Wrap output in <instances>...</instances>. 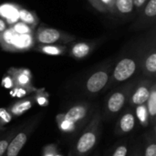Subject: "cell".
Returning a JSON list of instances; mask_svg holds the SVG:
<instances>
[{
    "label": "cell",
    "mask_w": 156,
    "mask_h": 156,
    "mask_svg": "<svg viewBox=\"0 0 156 156\" xmlns=\"http://www.w3.org/2000/svg\"><path fill=\"white\" fill-rule=\"evenodd\" d=\"M142 37L133 38L126 45V49L122 51L120 58L114 63L111 79L110 86L124 82L133 78L139 70L140 66V46Z\"/></svg>",
    "instance_id": "6da1fadb"
},
{
    "label": "cell",
    "mask_w": 156,
    "mask_h": 156,
    "mask_svg": "<svg viewBox=\"0 0 156 156\" xmlns=\"http://www.w3.org/2000/svg\"><path fill=\"white\" fill-rule=\"evenodd\" d=\"M140 66L143 75L154 80L156 75V33L155 27L149 33L142 36L140 46Z\"/></svg>",
    "instance_id": "7a4b0ae2"
},
{
    "label": "cell",
    "mask_w": 156,
    "mask_h": 156,
    "mask_svg": "<svg viewBox=\"0 0 156 156\" xmlns=\"http://www.w3.org/2000/svg\"><path fill=\"white\" fill-rule=\"evenodd\" d=\"M114 60H108L90 72L85 80V90L89 94L101 92L110 82Z\"/></svg>",
    "instance_id": "3957f363"
},
{
    "label": "cell",
    "mask_w": 156,
    "mask_h": 156,
    "mask_svg": "<svg viewBox=\"0 0 156 156\" xmlns=\"http://www.w3.org/2000/svg\"><path fill=\"white\" fill-rule=\"evenodd\" d=\"M0 44L7 51H24L33 46V38L30 34L20 33L11 27L0 34Z\"/></svg>",
    "instance_id": "277c9868"
},
{
    "label": "cell",
    "mask_w": 156,
    "mask_h": 156,
    "mask_svg": "<svg viewBox=\"0 0 156 156\" xmlns=\"http://www.w3.org/2000/svg\"><path fill=\"white\" fill-rule=\"evenodd\" d=\"M101 127V115L96 113L92 118L91 123L85 129L83 133L79 137L75 151L78 156H87L93 150L98 141V130Z\"/></svg>",
    "instance_id": "5b68a950"
},
{
    "label": "cell",
    "mask_w": 156,
    "mask_h": 156,
    "mask_svg": "<svg viewBox=\"0 0 156 156\" xmlns=\"http://www.w3.org/2000/svg\"><path fill=\"white\" fill-rule=\"evenodd\" d=\"M38 45H66L76 40V37L62 30L49 27H39L35 34Z\"/></svg>",
    "instance_id": "8992f818"
},
{
    "label": "cell",
    "mask_w": 156,
    "mask_h": 156,
    "mask_svg": "<svg viewBox=\"0 0 156 156\" xmlns=\"http://www.w3.org/2000/svg\"><path fill=\"white\" fill-rule=\"evenodd\" d=\"M90 106L86 103L76 104L69 108L63 116L60 128L66 132H73L77 127L83 123L90 114Z\"/></svg>",
    "instance_id": "52a82bcc"
},
{
    "label": "cell",
    "mask_w": 156,
    "mask_h": 156,
    "mask_svg": "<svg viewBox=\"0 0 156 156\" xmlns=\"http://www.w3.org/2000/svg\"><path fill=\"white\" fill-rule=\"evenodd\" d=\"M138 14V17L130 27V31L138 32L155 27L156 0H148Z\"/></svg>",
    "instance_id": "ba28073f"
},
{
    "label": "cell",
    "mask_w": 156,
    "mask_h": 156,
    "mask_svg": "<svg viewBox=\"0 0 156 156\" xmlns=\"http://www.w3.org/2000/svg\"><path fill=\"white\" fill-rule=\"evenodd\" d=\"M136 81H132L124 86H122L121 89L117 90L116 91L111 93V95L108 97L106 101V111L109 114H116L119 112L122 111V109L124 107L129 94H131L132 90H133L135 86Z\"/></svg>",
    "instance_id": "9c48e42d"
},
{
    "label": "cell",
    "mask_w": 156,
    "mask_h": 156,
    "mask_svg": "<svg viewBox=\"0 0 156 156\" xmlns=\"http://www.w3.org/2000/svg\"><path fill=\"white\" fill-rule=\"evenodd\" d=\"M101 38L73 42L69 49V55L77 59L85 58L93 52V50L101 44Z\"/></svg>",
    "instance_id": "30bf717a"
},
{
    "label": "cell",
    "mask_w": 156,
    "mask_h": 156,
    "mask_svg": "<svg viewBox=\"0 0 156 156\" xmlns=\"http://www.w3.org/2000/svg\"><path fill=\"white\" fill-rule=\"evenodd\" d=\"M152 80L145 78L140 80L139 83H137L135 90L131 96V103L133 105L143 106L144 103L147 102L151 92L152 87H150V84L152 83Z\"/></svg>",
    "instance_id": "8fae6325"
},
{
    "label": "cell",
    "mask_w": 156,
    "mask_h": 156,
    "mask_svg": "<svg viewBox=\"0 0 156 156\" xmlns=\"http://www.w3.org/2000/svg\"><path fill=\"white\" fill-rule=\"evenodd\" d=\"M27 141V133L26 132L18 133L12 140L10 141L6 152L5 156H17L19 154L22 148L25 146Z\"/></svg>",
    "instance_id": "7c38bea8"
},
{
    "label": "cell",
    "mask_w": 156,
    "mask_h": 156,
    "mask_svg": "<svg viewBox=\"0 0 156 156\" xmlns=\"http://www.w3.org/2000/svg\"><path fill=\"white\" fill-rule=\"evenodd\" d=\"M135 123H136L135 115L132 112H127L121 117L117 125L116 132L119 134L128 133L134 129Z\"/></svg>",
    "instance_id": "4fadbf2b"
},
{
    "label": "cell",
    "mask_w": 156,
    "mask_h": 156,
    "mask_svg": "<svg viewBox=\"0 0 156 156\" xmlns=\"http://www.w3.org/2000/svg\"><path fill=\"white\" fill-rule=\"evenodd\" d=\"M0 16L8 23H16L18 20V6L12 5H0Z\"/></svg>",
    "instance_id": "5bb4252c"
},
{
    "label": "cell",
    "mask_w": 156,
    "mask_h": 156,
    "mask_svg": "<svg viewBox=\"0 0 156 156\" xmlns=\"http://www.w3.org/2000/svg\"><path fill=\"white\" fill-rule=\"evenodd\" d=\"M18 20L29 27H34L38 23V18L34 12L18 7Z\"/></svg>",
    "instance_id": "9a60e30c"
},
{
    "label": "cell",
    "mask_w": 156,
    "mask_h": 156,
    "mask_svg": "<svg viewBox=\"0 0 156 156\" xmlns=\"http://www.w3.org/2000/svg\"><path fill=\"white\" fill-rule=\"evenodd\" d=\"M36 50L47 55L58 56L65 54L68 48L65 45H38L36 48Z\"/></svg>",
    "instance_id": "2e32d148"
},
{
    "label": "cell",
    "mask_w": 156,
    "mask_h": 156,
    "mask_svg": "<svg viewBox=\"0 0 156 156\" xmlns=\"http://www.w3.org/2000/svg\"><path fill=\"white\" fill-rule=\"evenodd\" d=\"M134 11L133 0H116L114 15L128 16Z\"/></svg>",
    "instance_id": "e0dca14e"
},
{
    "label": "cell",
    "mask_w": 156,
    "mask_h": 156,
    "mask_svg": "<svg viewBox=\"0 0 156 156\" xmlns=\"http://www.w3.org/2000/svg\"><path fill=\"white\" fill-rule=\"evenodd\" d=\"M147 114L149 115L151 120L154 122L156 116V89L154 83L152 85L150 96L147 101Z\"/></svg>",
    "instance_id": "ac0fdd59"
},
{
    "label": "cell",
    "mask_w": 156,
    "mask_h": 156,
    "mask_svg": "<svg viewBox=\"0 0 156 156\" xmlns=\"http://www.w3.org/2000/svg\"><path fill=\"white\" fill-rule=\"evenodd\" d=\"M14 81L18 86H26L30 82V74L25 69H16L12 72Z\"/></svg>",
    "instance_id": "d6986e66"
},
{
    "label": "cell",
    "mask_w": 156,
    "mask_h": 156,
    "mask_svg": "<svg viewBox=\"0 0 156 156\" xmlns=\"http://www.w3.org/2000/svg\"><path fill=\"white\" fill-rule=\"evenodd\" d=\"M31 107H32L31 101H20V102L15 104L11 108V112L15 115H19V114H22L23 112H27V110H29Z\"/></svg>",
    "instance_id": "ffe728a7"
},
{
    "label": "cell",
    "mask_w": 156,
    "mask_h": 156,
    "mask_svg": "<svg viewBox=\"0 0 156 156\" xmlns=\"http://www.w3.org/2000/svg\"><path fill=\"white\" fill-rule=\"evenodd\" d=\"M101 2L102 5L105 7V9L107 10V13L114 15L116 0H101Z\"/></svg>",
    "instance_id": "44dd1931"
},
{
    "label": "cell",
    "mask_w": 156,
    "mask_h": 156,
    "mask_svg": "<svg viewBox=\"0 0 156 156\" xmlns=\"http://www.w3.org/2000/svg\"><path fill=\"white\" fill-rule=\"evenodd\" d=\"M11 140H12L11 139V135L5 137V139L0 140V156H4V154H5L7 146H8V144H9Z\"/></svg>",
    "instance_id": "7402d4cb"
},
{
    "label": "cell",
    "mask_w": 156,
    "mask_h": 156,
    "mask_svg": "<svg viewBox=\"0 0 156 156\" xmlns=\"http://www.w3.org/2000/svg\"><path fill=\"white\" fill-rule=\"evenodd\" d=\"M89 3L99 12L102 13V14H107V10L105 9V7L102 5L101 0H88Z\"/></svg>",
    "instance_id": "603a6c76"
},
{
    "label": "cell",
    "mask_w": 156,
    "mask_h": 156,
    "mask_svg": "<svg viewBox=\"0 0 156 156\" xmlns=\"http://www.w3.org/2000/svg\"><path fill=\"white\" fill-rule=\"evenodd\" d=\"M127 154H128V147L125 144H121L114 150L112 156H127Z\"/></svg>",
    "instance_id": "cb8c5ba5"
},
{
    "label": "cell",
    "mask_w": 156,
    "mask_h": 156,
    "mask_svg": "<svg viewBox=\"0 0 156 156\" xmlns=\"http://www.w3.org/2000/svg\"><path fill=\"white\" fill-rule=\"evenodd\" d=\"M144 156H156V144L154 142H151L145 148Z\"/></svg>",
    "instance_id": "d4e9b609"
},
{
    "label": "cell",
    "mask_w": 156,
    "mask_h": 156,
    "mask_svg": "<svg viewBox=\"0 0 156 156\" xmlns=\"http://www.w3.org/2000/svg\"><path fill=\"white\" fill-rule=\"evenodd\" d=\"M133 6H134V12L135 13H139L140 10L143 8V6L145 5V3L148 0H133Z\"/></svg>",
    "instance_id": "484cf974"
},
{
    "label": "cell",
    "mask_w": 156,
    "mask_h": 156,
    "mask_svg": "<svg viewBox=\"0 0 156 156\" xmlns=\"http://www.w3.org/2000/svg\"><path fill=\"white\" fill-rule=\"evenodd\" d=\"M6 29H7V23L2 17H0V34Z\"/></svg>",
    "instance_id": "4316f807"
},
{
    "label": "cell",
    "mask_w": 156,
    "mask_h": 156,
    "mask_svg": "<svg viewBox=\"0 0 156 156\" xmlns=\"http://www.w3.org/2000/svg\"><path fill=\"white\" fill-rule=\"evenodd\" d=\"M133 156H142L141 154H135V155H133Z\"/></svg>",
    "instance_id": "83f0119b"
}]
</instances>
